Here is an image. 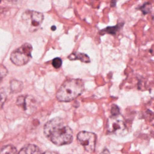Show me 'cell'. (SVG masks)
<instances>
[{"label":"cell","mask_w":154,"mask_h":154,"mask_svg":"<svg viewBox=\"0 0 154 154\" xmlns=\"http://www.w3.org/2000/svg\"><path fill=\"white\" fill-rule=\"evenodd\" d=\"M7 73L8 71L6 67L4 65L0 64V82L3 79V78L6 76Z\"/></svg>","instance_id":"cell-15"},{"label":"cell","mask_w":154,"mask_h":154,"mask_svg":"<svg viewBox=\"0 0 154 154\" xmlns=\"http://www.w3.org/2000/svg\"><path fill=\"white\" fill-rule=\"evenodd\" d=\"M5 99H6L5 94L2 92H0V109L2 108V105H4Z\"/></svg>","instance_id":"cell-17"},{"label":"cell","mask_w":154,"mask_h":154,"mask_svg":"<svg viewBox=\"0 0 154 154\" xmlns=\"http://www.w3.org/2000/svg\"><path fill=\"white\" fill-rule=\"evenodd\" d=\"M45 135L54 144L63 146L73 140V132L63 119L55 117L49 120L44 126Z\"/></svg>","instance_id":"cell-1"},{"label":"cell","mask_w":154,"mask_h":154,"mask_svg":"<svg viewBox=\"0 0 154 154\" xmlns=\"http://www.w3.org/2000/svg\"><path fill=\"white\" fill-rule=\"evenodd\" d=\"M110 112H111V117L119 116V115L120 113V108H119V107L117 105L113 104L111 106Z\"/></svg>","instance_id":"cell-14"},{"label":"cell","mask_w":154,"mask_h":154,"mask_svg":"<svg viewBox=\"0 0 154 154\" xmlns=\"http://www.w3.org/2000/svg\"><path fill=\"white\" fill-rule=\"evenodd\" d=\"M68 58L70 60H79L81 61L88 63L90 61V60L88 56L84 53H78V52H73L69 57Z\"/></svg>","instance_id":"cell-10"},{"label":"cell","mask_w":154,"mask_h":154,"mask_svg":"<svg viewBox=\"0 0 154 154\" xmlns=\"http://www.w3.org/2000/svg\"><path fill=\"white\" fill-rule=\"evenodd\" d=\"M62 65V60L60 58H55L52 60V66L55 69L60 68Z\"/></svg>","instance_id":"cell-16"},{"label":"cell","mask_w":154,"mask_h":154,"mask_svg":"<svg viewBox=\"0 0 154 154\" xmlns=\"http://www.w3.org/2000/svg\"><path fill=\"white\" fill-rule=\"evenodd\" d=\"M19 154H43L40 149L35 145L28 144L23 147Z\"/></svg>","instance_id":"cell-8"},{"label":"cell","mask_w":154,"mask_h":154,"mask_svg":"<svg viewBox=\"0 0 154 154\" xmlns=\"http://www.w3.org/2000/svg\"><path fill=\"white\" fill-rule=\"evenodd\" d=\"M116 1H111V2H110V6L111 7H113L116 6Z\"/></svg>","instance_id":"cell-19"},{"label":"cell","mask_w":154,"mask_h":154,"mask_svg":"<svg viewBox=\"0 0 154 154\" xmlns=\"http://www.w3.org/2000/svg\"><path fill=\"white\" fill-rule=\"evenodd\" d=\"M77 140L86 151L93 152L94 150L96 143L95 134L91 132L81 131L77 135Z\"/></svg>","instance_id":"cell-5"},{"label":"cell","mask_w":154,"mask_h":154,"mask_svg":"<svg viewBox=\"0 0 154 154\" xmlns=\"http://www.w3.org/2000/svg\"><path fill=\"white\" fill-rule=\"evenodd\" d=\"M44 16L42 13L34 10H26L22 15L23 23L31 32H34L40 28Z\"/></svg>","instance_id":"cell-3"},{"label":"cell","mask_w":154,"mask_h":154,"mask_svg":"<svg viewBox=\"0 0 154 154\" xmlns=\"http://www.w3.org/2000/svg\"><path fill=\"white\" fill-rule=\"evenodd\" d=\"M43 154H58L56 152H51V151H47L46 152H45Z\"/></svg>","instance_id":"cell-20"},{"label":"cell","mask_w":154,"mask_h":154,"mask_svg":"<svg viewBox=\"0 0 154 154\" xmlns=\"http://www.w3.org/2000/svg\"><path fill=\"white\" fill-rule=\"evenodd\" d=\"M84 90V84L79 79H69L65 81L56 93L60 102H69L81 95Z\"/></svg>","instance_id":"cell-2"},{"label":"cell","mask_w":154,"mask_h":154,"mask_svg":"<svg viewBox=\"0 0 154 154\" xmlns=\"http://www.w3.org/2000/svg\"><path fill=\"white\" fill-rule=\"evenodd\" d=\"M117 117H111L107 123L108 132L116 134L118 136H124L126 134L128 130L123 120Z\"/></svg>","instance_id":"cell-6"},{"label":"cell","mask_w":154,"mask_h":154,"mask_svg":"<svg viewBox=\"0 0 154 154\" xmlns=\"http://www.w3.org/2000/svg\"><path fill=\"white\" fill-rule=\"evenodd\" d=\"M100 154H109V150H108V149H105L102 152V153H101Z\"/></svg>","instance_id":"cell-18"},{"label":"cell","mask_w":154,"mask_h":154,"mask_svg":"<svg viewBox=\"0 0 154 154\" xmlns=\"http://www.w3.org/2000/svg\"><path fill=\"white\" fill-rule=\"evenodd\" d=\"M151 7V3L149 2H146L144 3L141 6L139 7L138 9L143 13V14H146L150 12Z\"/></svg>","instance_id":"cell-13"},{"label":"cell","mask_w":154,"mask_h":154,"mask_svg":"<svg viewBox=\"0 0 154 154\" xmlns=\"http://www.w3.org/2000/svg\"><path fill=\"white\" fill-rule=\"evenodd\" d=\"M0 154H18L17 149L11 145H7L0 149Z\"/></svg>","instance_id":"cell-11"},{"label":"cell","mask_w":154,"mask_h":154,"mask_svg":"<svg viewBox=\"0 0 154 154\" xmlns=\"http://www.w3.org/2000/svg\"><path fill=\"white\" fill-rule=\"evenodd\" d=\"M22 83L19 81H12L10 82V89L12 91L19 92L22 89Z\"/></svg>","instance_id":"cell-12"},{"label":"cell","mask_w":154,"mask_h":154,"mask_svg":"<svg viewBox=\"0 0 154 154\" xmlns=\"http://www.w3.org/2000/svg\"><path fill=\"white\" fill-rule=\"evenodd\" d=\"M124 25L123 22L119 23L116 25L114 26H109L104 28L100 31V33L102 34H104L105 33L111 34V35H116V33L123 27Z\"/></svg>","instance_id":"cell-9"},{"label":"cell","mask_w":154,"mask_h":154,"mask_svg":"<svg viewBox=\"0 0 154 154\" xmlns=\"http://www.w3.org/2000/svg\"><path fill=\"white\" fill-rule=\"evenodd\" d=\"M32 47L29 43H24L11 53L10 55L11 62L17 66L26 64L32 58Z\"/></svg>","instance_id":"cell-4"},{"label":"cell","mask_w":154,"mask_h":154,"mask_svg":"<svg viewBox=\"0 0 154 154\" xmlns=\"http://www.w3.org/2000/svg\"><path fill=\"white\" fill-rule=\"evenodd\" d=\"M36 100L31 96H20L17 97L16 104L26 113H32L36 109Z\"/></svg>","instance_id":"cell-7"}]
</instances>
